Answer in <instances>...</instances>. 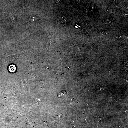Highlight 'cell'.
<instances>
[{"mask_svg":"<svg viewBox=\"0 0 128 128\" xmlns=\"http://www.w3.org/2000/svg\"><path fill=\"white\" fill-rule=\"evenodd\" d=\"M30 21L32 22L37 23L38 21V18L35 15L31 16L29 18Z\"/></svg>","mask_w":128,"mask_h":128,"instance_id":"cell-1","label":"cell"},{"mask_svg":"<svg viewBox=\"0 0 128 128\" xmlns=\"http://www.w3.org/2000/svg\"><path fill=\"white\" fill-rule=\"evenodd\" d=\"M9 70L10 72H14L16 70V68L14 65H11L9 66Z\"/></svg>","mask_w":128,"mask_h":128,"instance_id":"cell-2","label":"cell"},{"mask_svg":"<svg viewBox=\"0 0 128 128\" xmlns=\"http://www.w3.org/2000/svg\"><path fill=\"white\" fill-rule=\"evenodd\" d=\"M63 16H61V17L59 18L60 21L62 23H65V22L66 21V19L65 17H64V18H63Z\"/></svg>","mask_w":128,"mask_h":128,"instance_id":"cell-3","label":"cell"},{"mask_svg":"<svg viewBox=\"0 0 128 128\" xmlns=\"http://www.w3.org/2000/svg\"><path fill=\"white\" fill-rule=\"evenodd\" d=\"M105 22L107 24H110L111 23V21L110 20L108 19L105 21Z\"/></svg>","mask_w":128,"mask_h":128,"instance_id":"cell-4","label":"cell"},{"mask_svg":"<svg viewBox=\"0 0 128 128\" xmlns=\"http://www.w3.org/2000/svg\"><path fill=\"white\" fill-rule=\"evenodd\" d=\"M107 11L110 14H112L113 13L112 10L110 8H108L107 9Z\"/></svg>","mask_w":128,"mask_h":128,"instance_id":"cell-5","label":"cell"},{"mask_svg":"<svg viewBox=\"0 0 128 128\" xmlns=\"http://www.w3.org/2000/svg\"><path fill=\"white\" fill-rule=\"evenodd\" d=\"M98 33L101 34H102L104 33V32L103 30H99L98 31Z\"/></svg>","mask_w":128,"mask_h":128,"instance_id":"cell-6","label":"cell"},{"mask_svg":"<svg viewBox=\"0 0 128 128\" xmlns=\"http://www.w3.org/2000/svg\"><path fill=\"white\" fill-rule=\"evenodd\" d=\"M121 37L120 36H117L115 37V39H119Z\"/></svg>","mask_w":128,"mask_h":128,"instance_id":"cell-7","label":"cell"},{"mask_svg":"<svg viewBox=\"0 0 128 128\" xmlns=\"http://www.w3.org/2000/svg\"><path fill=\"white\" fill-rule=\"evenodd\" d=\"M124 15L125 17H128V14L127 13H125L124 14Z\"/></svg>","mask_w":128,"mask_h":128,"instance_id":"cell-8","label":"cell"}]
</instances>
